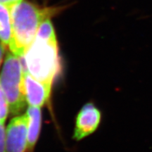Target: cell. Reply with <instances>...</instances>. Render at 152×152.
<instances>
[{
    "instance_id": "1",
    "label": "cell",
    "mask_w": 152,
    "mask_h": 152,
    "mask_svg": "<svg viewBox=\"0 0 152 152\" xmlns=\"http://www.w3.org/2000/svg\"><path fill=\"white\" fill-rule=\"evenodd\" d=\"M25 69L37 80L52 85L61 68L58 42L51 19L41 25L23 56Z\"/></svg>"
},
{
    "instance_id": "2",
    "label": "cell",
    "mask_w": 152,
    "mask_h": 152,
    "mask_svg": "<svg viewBox=\"0 0 152 152\" xmlns=\"http://www.w3.org/2000/svg\"><path fill=\"white\" fill-rule=\"evenodd\" d=\"M61 7H40L29 1H23L10 10L11 22V52L23 57L35 40L41 25L60 12Z\"/></svg>"
},
{
    "instance_id": "3",
    "label": "cell",
    "mask_w": 152,
    "mask_h": 152,
    "mask_svg": "<svg viewBox=\"0 0 152 152\" xmlns=\"http://www.w3.org/2000/svg\"><path fill=\"white\" fill-rule=\"evenodd\" d=\"M23 66L20 57L9 52L7 54L0 75V85L9 106V113L16 115L26 106L23 87Z\"/></svg>"
},
{
    "instance_id": "4",
    "label": "cell",
    "mask_w": 152,
    "mask_h": 152,
    "mask_svg": "<svg viewBox=\"0 0 152 152\" xmlns=\"http://www.w3.org/2000/svg\"><path fill=\"white\" fill-rule=\"evenodd\" d=\"M27 114L11 120L7 128L6 146L7 152H25L28 148Z\"/></svg>"
},
{
    "instance_id": "5",
    "label": "cell",
    "mask_w": 152,
    "mask_h": 152,
    "mask_svg": "<svg viewBox=\"0 0 152 152\" xmlns=\"http://www.w3.org/2000/svg\"><path fill=\"white\" fill-rule=\"evenodd\" d=\"M52 85L35 79L24 68L23 87L26 102L28 105L42 107L48 102Z\"/></svg>"
},
{
    "instance_id": "6",
    "label": "cell",
    "mask_w": 152,
    "mask_h": 152,
    "mask_svg": "<svg viewBox=\"0 0 152 152\" xmlns=\"http://www.w3.org/2000/svg\"><path fill=\"white\" fill-rule=\"evenodd\" d=\"M101 121V113L92 103L83 106L76 118L73 138L80 140L90 135L98 128Z\"/></svg>"
},
{
    "instance_id": "7",
    "label": "cell",
    "mask_w": 152,
    "mask_h": 152,
    "mask_svg": "<svg viewBox=\"0 0 152 152\" xmlns=\"http://www.w3.org/2000/svg\"><path fill=\"white\" fill-rule=\"evenodd\" d=\"M28 125V149L31 152L37 141L40 131L42 114L40 107L29 106L27 111Z\"/></svg>"
},
{
    "instance_id": "8",
    "label": "cell",
    "mask_w": 152,
    "mask_h": 152,
    "mask_svg": "<svg viewBox=\"0 0 152 152\" xmlns=\"http://www.w3.org/2000/svg\"><path fill=\"white\" fill-rule=\"evenodd\" d=\"M11 22L10 11L0 4V44L4 48L10 46L11 42Z\"/></svg>"
},
{
    "instance_id": "9",
    "label": "cell",
    "mask_w": 152,
    "mask_h": 152,
    "mask_svg": "<svg viewBox=\"0 0 152 152\" xmlns=\"http://www.w3.org/2000/svg\"><path fill=\"white\" fill-rule=\"evenodd\" d=\"M9 113V106L0 85V121L5 122Z\"/></svg>"
},
{
    "instance_id": "10",
    "label": "cell",
    "mask_w": 152,
    "mask_h": 152,
    "mask_svg": "<svg viewBox=\"0 0 152 152\" xmlns=\"http://www.w3.org/2000/svg\"><path fill=\"white\" fill-rule=\"evenodd\" d=\"M0 152H7L6 146V131L4 122L0 121Z\"/></svg>"
},
{
    "instance_id": "11",
    "label": "cell",
    "mask_w": 152,
    "mask_h": 152,
    "mask_svg": "<svg viewBox=\"0 0 152 152\" xmlns=\"http://www.w3.org/2000/svg\"><path fill=\"white\" fill-rule=\"evenodd\" d=\"M22 1L23 0H0V4L5 6L10 11L13 7L22 2Z\"/></svg>"
},
{
    "instance_id": "12",
    "label": "cell",
    "mask_w": 152,
    "mask_h": 152,
    "mask_svg": "<svg viewBox=\"0 0 152 152\" xmlns=\"http://www.w3.org/2000/svg\"><path fill=\"white\" fill-rule=\"evenodd\" d=\"M5 48L2 45L0 44V65H1V63L2 61V58H3V56L4 54V51H5Z\"/></svg>"
}]
</instances>
